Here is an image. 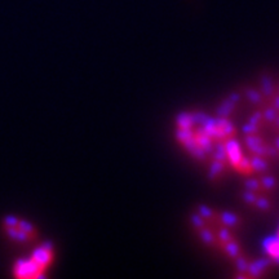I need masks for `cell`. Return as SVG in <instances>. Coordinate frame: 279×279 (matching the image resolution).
<instances>
[{
  "label": "cell",
  "instance_id": "obj_1",
  "mask_svg": "<svg viewBox=\"0 0 279 279\" xmlns=\"http://www.w3.org/2000/svg\"><path fill=\"white\" fill-rule=\"evenodd\" d=\"M44 268L39 266L34 260H19L14 268V274L18 278H40Z\"/></svg>",
  "mask_w": 279,
  "mask_h": 279
},
{
  "label": "cell",
  "instance_id": "obj_4",
  "mask_svg": "<svg viewBox=\"0 0 279 279\" xmlns=\"http://www.w3.org/2000/svg\"><path fill=\"white\" fill-rule=\"evenodd\" d=\"M17 227L22 230V232H25L26 234H31L33 233V225L28 221H18Z\"/></svg>",
  "mask_w": 279,
  "mask_h": 279
},
{
  "label": "cell",
  "instance_id": "obj_5",
  "mask_svg": "<svg viewBox=\"0 0 279 279\" xmlns=\"http://www.w3.org/2000/svg\"><path fill=\"white\" fill-rule=\"evenodd\" d=\"M4 224H6L7 227L17 226V224H18V220H17L16 217H13V216H8V217H6V220H4Z\"/></svg>",
  "mask_w": 279,
  "mask_h": 279
},
{
  "label": "cell",
  "instance_id": "obj_3",
  "mask_svg": "<svg viewBox=\"0 0 279 279\" xmlns=\"http://www.w3.org/2000/svg\"><path fill=\"white\" fill-rule=\"evenodd\" d=\"M8 234L11 235V238L16 239V241H28L29 234H26L25 232H22L21 229H18L17 226L8 227Z\"/></svg>",
  "mask_w": 279,
  "mask_h": 279
},
{
  "label": "cell",
  "instance_id": "obj_2",
  "mask_svg": "<svg viewBox=\"0 0 279 279\" xmlns=\"http://www.w3.org/2000/svg\"><path fill=\"white\" fill-rule=\"evenodd\" d=\"M50 259H52V255H50V249L44 248V247H40V248L36 249L33 253V259L31 260L35 261L39 266L45 268L48 264L50 263Z\"/></svg>",
  "mask_w": 279,
  "mask_h": 279
}]
</instances>
